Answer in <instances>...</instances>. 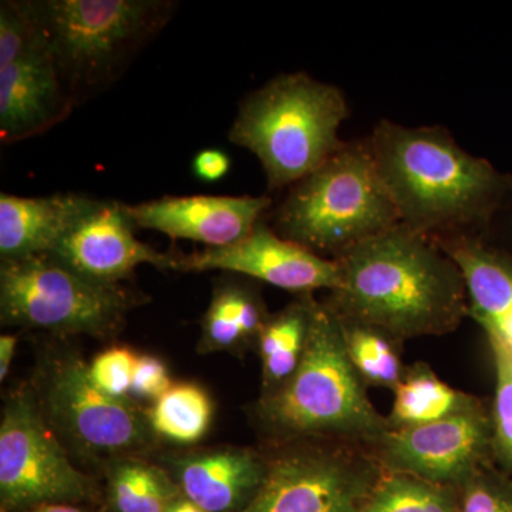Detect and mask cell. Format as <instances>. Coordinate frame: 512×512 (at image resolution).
<instances>
[{"label":"cell","instance_id":"obj_4","mask_svg":"<svg viewBox=\"0 0 512 512\" xmlns=\"http://www.w3.org/2000/svg\"><path fill=\"white\" fill-rule=\"evenodd\" d=\"M345 94L306 73H282L239 104L228 138L258 158L269 191L288 190L345 146Z\"/></svg>","mask_w":512,"mask_h":512},{"label":"cell","instance_id":"obj_16","mask_svg":"<svg viewBox=\"0 0 512 512\" xmlns=\"http://www.w3.org/2000/svg\"><path fill=\"white\" fill-rule=\"evenodd\" d=\"M269 460L251 448L191 454L174 463L181 495L208 512H241L261 490Z\"/></svg>","mask_w":512,"mask_h":512},{"label":"cell","instance_id":"obj_9","mask_svg":"<svg viewBox=\"0 0 512 512\" xmlns=\"http://www.w3.org/2000/svg\"><path fill=\"white\" fill-rule=\"evenodd\" d=\"M97 498L96 483L74 466L40 412L35 394L28 390L13 393L0 423V510L83 505Z\"/></svg>","mask_w":512,"mask_h":512},{"label":"cell","instance_id":"obj_28","mask_svg":"<svg viewBox=\"0 0 512 512\" xmlns=\"http://www.w3.org/2000/svg\"><path fill=\"white\" fill-rule=\"evenodd\" d=\"M137 355L124 346H114L101 352L90 363V376L100 390L116 399H131L134 367Z\"/></svg>","mask_w":512,"mask_h":512},{"label":"cell","instance_id":"obj_25","mask_svg":"<svg viewBox=\"0 0 512 512\" xmlns=\"http://www.w3.org/2000/svg\"><path fill=\"white\" fill-rule=\"evenodd\" d=\"M339 319L350 362L366 387L396 389L406 370L402 363L403 343L372 326L340 316Z\"/></svg>","mask_w":512,"mask_h":512},{"label":"cell","instance_id":"obj_27","mask_svg":"<svg viewBox=\"0 0 512 512\" xmlns=\"http://www.w3.org/2000/svg\"><path fill=\"white\" fill-rule=\"evenodd\" d=\"M461 512H512V476L481 468L460 487Z\"/></svg>","mask_w":512,"mask_h":512},{"label":"cell","instance_id":"obj_3","mask_svg":"<svg viewBox=\"0 0 512 512\" xmlns=\"http://www.w3.org/2000/svg\"><path fill=\"white\" fill-rule=\"evenodd\" d=\"M366 389L350 362L339 316L316 301L301 365L278 389L262 394L255 419L281 443L338 441L369 450L390 424Z\"/></svg>","mask_w":512,"mask_h":512},{"label":"cell","instance_id":"obj_23","mask_svg":"<svg viewBox=\"0 0 512 512\" xmlns=\"http://www.w3.org/2000/svg\"><path fill=\"white\" fill-rule=\"evenodd\" d=\"M212 414L210 394L194 383L173 384L146 410L156 437L178 444L200 441L210 430Z\"/></svg>","mask_w":512,"mask_h":512},{"label":"cell","instance_id":"obj_7","mask_svg":"<svg viewBox=\"0 0 512 512\" xmlns=\"http://www.w3.org/2000/svg\"><path fill=\"white\" fill-rule=\"evenodd\" d=\"M138 303L141 299L123 285L92 281L50 255L0 265V319L5 326L110 338Z\"/></svg>","mask_w":512,"mask_h":512},{"label":"cell","instance_id":"obj_20","mask_svg":"<svg viewBox=\"0 0 512 512\" xmlns=\"http://www.w3.org/2000/svg\"><path fill=\"white\" fill-rule=\"evenodd\" d=\"M394 392L387 421L390 430L424 426L464 412L480 397L460 392L441 380L427 363L407 366Z\"/></svg>","mask_w":512,"mask_h":512},{"label":"cell","instance_id":"obj_10","mask_svg":"<svg viewBox=\"0 0 512 512\" xmlns=\"http://www.w3.org/2000/svg\"><path fill=\"white\" fill-rule=\"evenodd\" d=\"M382 471L367 448L299 441L269 460L261 490L241 512H363Z\"/></svg>","mask_w":512,"mask_h":512},{"label":"cell","instance_id":"obj_17","mask_svg":"<svg viewBox=\"0 0 512 512\" xmlns=\"http://www.w3.org/2000/svg\"><path fill=\"white\" fill-rule=\"evenodd\" d=\"M434 241L463 274L468 315L483 328L487 339L498 340L512 352V255L485 244L480 235Z\"/></svg>","mask_w":512,"mask_h":512},{"label":"cell","instance_id":"obj_34","mask_svg":"<svg viewBox=\"0 0 512 512\" xmlns=\"http://www.w3.org/2000/svg\"><path fill=\"white\" fill-rule=\"evenodd\" d=\"M505 208H507V210H508V208H511V210H512V198L510 201H508V204L505 205ZM505 208H504V210H505Z\"/></svg>","mask_w":512,"mask_h":512},{"label":"cell","instance_id":"obj_24","mask_svg":"<svg viewBox=\"0 0 512 512\" xmlns=\"http://www.w3.org/2000/svg\"><path fill=\"white\" fill-rule=\"evenodd\" d=\"M363 512H461L460 488L383 470Z\"/></svg>","mask_w":512,"mask_h":512},{"label":"cell","instance_id":"obj_22","mask_svg":"<svg viewBox=\"0 0 512 512\" xmlns=\"http://www.w3.org/2000/svg\"><path fill=\"white\" fill-rule=\"evenodd\" d=\"M174 478L138 457L111 466L109 501L113 512H165L180 497Z\"/></svg>","mask_w":512,"mask_h":512},{"label":"cell","instance_id":"obj_26","mask_svg":"<svg viewBox=\"0 0 512 512\" xmlns=\"http://www.w3.org/2000/svg\"><path fill=\"white\" fill-rule=\"evenodd\" d=\"M493 353L495 392L491 403L495 466L512 476V352L487 339Z\"/></svg>","mask_w":512,"mask_h":512},{"label":"cell","instance_id":"obj_29","mask_svg":"<svg viewBox=\"0 0 512 512\" xmlns=\"http://www.w3.org/2000/svg\"><path fill=\"white\" fill-rule=\"evenodd\" d=\"M173 386L170 372L163 360L157 356L141 355L137 357L134 367L133 386H131V399L157 402L163 394Z\"/></svg>","mask_w":512,"mask_h":512},{"label":"cell","instance_id":"obj_6","mask_svg":"<svg viewBox=\"0 0 512 512\" xmlns=\"http://www.w3.org/2000/svg\"><path fill=\"white\" fill-rule=\"evenodd\" d=\"M269 212L276 234L333 258L400 224L367 141L346 143Z\"/></svg>","mask_w":512,"mask_h":512},{"label":"cell","instance_id":"obj_32","mask_svg":"<svg viewBox=\"0 0 512 512\" xmlns=\"http://www.w3.org/2000/svg\"><path fill=\"white\" fill-rule=\"evenodd\" d=\"M19 512H87L82 505L74 504H45L39 507L29 508V510Z\"/></svg>","mask_w":512,"mask_h":512},{"label":"cell","instance_id":"obj_11","mask_svg":"<svg viewBox=\"0 0 512 512\" xmlns=\"http://www.w3.org/2000/svg\"><path fill=\"white\" fill-rule=\"evenodd\" d=\"M369 451L383 470L460 488L481 468L495 466L491 404L478 399L447 419L389 430Z\"/></svg>","mask_w":512,"mask_h":512},{"label":"cell","instance_id":"obj_14","mask_svg":"<svg viewBox=\"0 0 512 512\" xmlns=\"http://www.w3.org/2000/svg\"><path fill=\"white\" fill-rule=\"evenodd\" d=\"M274 200L268 195H165L124 204L134 227L165 237L200 242L205 248H225L247 238Z\"/></svg>","mask_w":512,"mask_h":512},{"label":"cell","instance_id":"obj_33","mask_svg":"<svg viewBox=\"0 0 512 512\" xmlns=\"http://www.w3.org/2000/svg\"><path fill=\"white\" fill-rule=\"evenodd\" d=\"M165 512H208L201 508L200 505L192 503V501L187 500V498L180 495L177 500L174 501L173 504L168 507V510Z\"/></svg>","mask_w":512,"mask_h":512},{"label":"cell","instance_id":"obj_12","mask_svg":"<svg viewBox=\"0 0 512 512\" xmlns=\"http://www.w3.org/2000/svg\"><path fill=\"white\" fill-rule=\"evenodd\" d=\"M177 271L229 272L299 296L312 295L319 289L335 291L340 281L336 259L325 258L281 237L265 220L238 244L177 255Z\"/></svg>","mask_w":512,"mask_h":512},{"label":"cell","instance_id":"obj_21","mask_svg":"<svg viewBox=\"0 0 512 512\" xmlns=\"http://www.w3.org/2000/svg\"><path fill=\"white\" fill-rule=\"evenodd\" d=\"M315 305L313 295H301L266 320L256 342L262 360V394L278 389L301 365Z\"/></svg>","mask_w":512,"mask_h":512},{"label":"cell","instance_id":"obj_8","mask_svg":"<svg viewBox=\"0 0 512 512\" xmlns=\"http://www.w3.org/2000/svg\"><path fill=\"white\" fill-rule=\"evenodd\" d=\"M40 412L59 440L92 460L137 457L153 444L146 410L133 399H116L96 386L82 357L60 353L47 359L37 379Z\"/></svg>","mask_w":512,"mask_h":512},{"label":"cell","instance_id":"obj_1","mask_svg":"<svg viewBox=\"0 0 512 512\" xmlns=\"http://www.w3.org/2000/svg\"><path fill=\"white\" fill-rule=\"evenodd\" d=\"M326 305L397 342L453 332L468 315L466 282L434 239L399 224L336 256Z\"/></svg>","mask_w":512,"mask_h":512},{"label":"cell","instance_id":"obj_31","mask_svg":"<svg viewBox=\"0 0 512 512\" xmlns=\"http://www.w3.org/2000/svg\"><path fill=\"white\" fill-rule=\"evenodd\" d=\"M16 346H18V336L2 335L0 336V382H5L12 366L13 357H15Z\"/></svg>","mask_w":512,"mask_h":512},{"label":"cell","instance_id":"obj_18","mask_svg":"<svg viewBox=\"0 0 512 512\" xmlns=\"http://www.w3.org/2000/svg\"><path fill=\"white\" fill-rule=\"evenodd\" d=\"M97 198L66 192L49 197L0 194V259L49 255Z\"/></svg>","mask_w":512,"mask_h":512},{"label":"cell","instance_id":"obj_30","mask_svg":"<svg viewBox=\"0 0 512 512\" xmlns=\"http://www.w3.org/2000/svg\"><path fill=\"white\" fill-rule=\"evenodd\" d=\"M191 170L194 177L202 183H218L231 170V158L220 148H204L192 158Z\"/></svg>","mask_w":512,"mask_h":512},{"label":"cell","instance_id":"obj_15","mask_svg":"<svg viewBox=\"0 0 512 512\" xmlns=\"http://www.w3.org/2000/svg\"><path fill=\"white\" fill-rule=\"evenodd\" d=\"M74 107L40 29L36 42L0 69V140L12 144L40 136Z\"/></svg>","mask_w":512,"mask_h":512},{"label":"cell","instance_id":"obj_2","mask_svg":"<svg viewBox=\"0 0 512 512\" xmlns=\"http://www.w3.org/2000/svg\"><path fill=\"white\" fill-rule=\"evenodd\" d=\"M366 141L400 224L426 237H478L512 198V175L458 146L446 128L380 120Z\"/></svg>","mask_w":512,"mask_h":512},{"label":"cell","instance_id":"obj_19","mask_svg":"<svg viewBox=\"0 0 512 512\" xmlns=\"http://www.w3.org/2000/svg\"><path fill=\"white\" fill-rule=\"evenodd\" d=\"M269 313L251 286L221 281L212 292L210 306L202 318V352H224L258 342Z\"/></svg>","mask_w":512,"mask_h":512},{"label":"cell","instance_id":"obj_5","mask_svg":"<svg viewBox=\"0 0 512 512\" xmlns=\"http://www.w3.org/2000/svg\"><path fill=\"white\" fill-rule=\"evenodd\" d=\"M28 2L76 107L116 83L178 8L173 0Z\"/></svg>","mask_w":512,"mask_h":512},{"label":"cell","instance_id":"obj_13","mask_svg":"<svg viewBox=\"0 0 512 512\" xmlns=\"http://www.w3.org/2000/svg\"><path fill=\"white\" fill-rule=\"evenodd\" d=\"M124 202L96 200L53 249V258L77 274L121 285L140 265L177 271V254H163L136 237Z\"/></svg>","mask_w":512,"mask_h":512}]
</instances>
